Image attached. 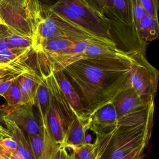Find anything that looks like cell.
<instances>
[{
    "instance_id": "cell-1",
    "label": "cell",
    "mask_w": 159,
    "mask_h": 159,
    "mask_svg": "<svg viewBox=\"0 0 159 159\" xmlns=\"http://www.w3.org/2000/svg\"><path fill=\"white\" fill-rule=\"evenodd\" d=\"M135 53L129 58L83 57L62 70L81 93V100L88 118L113 102L131 85L130 74Z\"/></svg>"
},
{
    "instance_id": "cell-2",
    "label": "cell",
    "mask_w": 159,
    "mask_h": 159,
    "mask_svg": "<svg viewBox=\"0 0 159 159\" xmlns=\"http://www.w3.org/2000/svg\"><path fill=\"white\" fill-rule=\"evenodd\" d=\"M153 120L141 124L119 126L96 137V159H141L151 138Z\"/></svg>"
},
{
    "instance_id": "cell-3",
    "label": "cell",
    "mask_w": 159,
    "mask_h": 159,
    "mask_svg": "<svg viewBox=\"0 0 159 159\" xmlns=\"http://www.w3.org/2000/svg\"><path fill=\"white\" fill-rule=\"evenodd\" d=\"M45 76L50 94L47 114L48 127L56 141L62 145L69 125L76 115L60 88L53 72L51 71Z\"/></svg>"
},
{
    "instance_id": "cell-4",
    "label": "cell",
    "mask_w": 159,
    "mask_h": 159,
    "mask_svg": "<svg viewBox=\"0 0 159 159\" xmlns=\"http://www.w3.org/2000/svg\"><path fill=\"white\" fill-rule=\"evenodd\" d=\"M159 72L147 60L146 54L139 52L134 56L130 74L131 85L142 96L154 99L157 92Z\"/></svg>"
},
{
    "instance_id": "cell-5",
    "label": "cell",
    "mask_w": 159,
    "mask_h": 159,
    "mask_svg": "<svg viewBox=\"0 0 159 159\" xmlns=\"http://www.w3.org/2000/svg\"><path fill=\"white\" fill-rule=\"evenodd\" d=\"M27 138L34 159H53L61 146L55 140L48 126H40L38 133L27 134Z\"/></svg>"
},
{
    "instance_id": "cell-6",
    "label": "cell",
    "mask_w": 159,
    "mask_h": 159,
    "mask_svg": "<svg viewBox=\"0 0 159 159\" xmlns=\"http://www.w3.org/2000/svg\"><path fill=\"white\" fill-rule=\"evenodd\" d=\"M153 103L154 99H148L142 96L131 84L112 102L118 118L148 107Z\"/></svg>"
},
{
    "instance_id": "cell-7",
    "label": "cell",
    "mask_w": 159,
    "mask_h": 159,
    "mask_svg": "<svg viewBox=\"0 0 159 159\" xmlns=\"http://www.w3.org/2000/svg\"><path fill=\"white\" fill-rule=\"evenodd\" d=\"M89 129L96 135V137L107 135L118 125V116L113 103L100 108L88 119Z\"/></svg>"
},
{
    "instance_id": "cell-8",
    "label": "cell",
    "mask_w": 159,
    "mask_h": 159,
    "mask_svg": "<svg viewBox=\"0 0 159 159\" xmlns=\"http://www.w3.org/2000/svg\"><path fill=\"white\" fill-rule=\"evenodd\" d=\"M5 115L13 120L27 134H36L39 131V125L31 107L22 106L10 108Z\"/></svg>"
},
{
    "instance_id": "cell-9",
    "label": "cell",
    "mask_w": 159,
    "mask_h": 159,
    "mask_svg": "<svg viewBox=\"0 0 159 159\" xmlns=\"http://www.w3.org/2000/svg\"><path fill=\"white\" fill-rule=\"evenodd\" d=\"M62 92L71 105L76 116L83 120H88L80 98L68 79L63 70L53 71Z\"/></svg>"
},
{
    "instance_id": "cell-10",
    "label": "cell",
    "mask_w": 159,
    "mask_h": 159,
    "mask_svg": "<svg viewBox=\"0 0 159 159\" xmlns=\"http://www.w3.org/2000/svg\"><path fill=\"white\" fill-rule=\"evenodd\" d=\"M54 13L60 15L79 25L95 34L110 38L109 27L100 25L92 23L83 18L60 2L55 5L53 10Z\"/></svg>"
},
{
    "instance_id": "cell-11",
    "label": "cell",
    "mask_w": 159,
    "mask_h": 159,
    "mask_svg": "<svg viewBox=\"0 0 159 159\" xmlns=\"http://www.w3.org/2000/svg\"><path fill=\"white\" fill-rule=\"evenodd\" d=\"M42 76L31 70L25 72L19 78L22 94V106L32 107L36 105V91Z\"/></svg>"
},
{
    "instance_id": "cell-12",
    "label": "cell",
    "mask_w": 159,
    "mask_h": 159,
    "mask_svg": "<svg viewBox=\"0 0 159 159\" xmlns=\"http://www.w3.org/2000/svg\"><path fill=\"white\" fill-rule=\"evenodd\" d=\"M87 129H89L88 120H83L76 116L69 125L64 142L61 146L66 148H72L85 143V134Z\"/></svg>"
},
{
    "instance_id": "cell-13",
    "label": "cell",
    "mask_w": 159,
    "mask_h": 159,
    "mask_svg": "<svg viewBox=\"0 0 159 159\" xmlns=\"http://www.w3.org/2000/svg\"><path fill=\"white\" fill-rule=\"evenodd\" d=\"M2 119L7 129L11 132L12 138L17 143L16 152L22 159H34L30 143L27 137L25 135V132L6 115L3 116Z\"/></svg>"
},
{
    "instance_id": "cell-14",
    "label": "cell",
    "mask_w": 159,
    "mask_h": 159,
    "mask_svg": "<svg viewBox=\"0 0 159 159\" xmlns=\"http://www.w3.org/2000/svg\"><path fill=\"white\" fill-rule=\"evenodd\" d=\"M113 7L107 16L108 20H114L127 25L138 34L133 25L131 0H113Z\"/></svg>"
},
{
    "instance_id": "cell-15",
    "label": "cell",
    "mask_w": 159,
    "mask_h": 159,
    "mask_svg": "<svg viewBox=\"0 0 159 159\" xmlns=\"http://www.w3.org/2000/svg\"><path fill=\"white\" fill-rule=\"evenodd\" d=\"M59 2L88 21L96 25L109 27V21L104 20L97 14L84 0H60Z\"/></svg>"
},
{
    "instance_id": "cell-16",
    "label": "cell",
    "mask_w": 159,
    "mask_h": 159,
    "mask_svg": "<svg viewBox=\"0 0 159 159\" xmlns=\"http://www.w3.org/2000/svg\"><path fill=\"white\" fill-rule=\"evenodd\" d=\"M36 91V104L38 108L40 126H48L47 114L50 102V94L45 76L42 75Z\"/></svg>"
},
{
    "instance_id": "cell-17",
    "label": "cell",
    "mask_w": 159,
    "mask_h": 159,
    "mask_svg": "<svg viewBox=\"0 0 159 159\" xmlns=\"http://www.w3.org/2000/svg\"><path fill=\"white\" fill-rule=\"evenodd\" d=\"M138 33L141 39L146 43L158 39L159 37L158 20L151 18L146 13L139 23Z\"/></svg>"
},
{
    "instance_id": "cell-18",
    "label": "cell",
    "mask_w": 159,
    "mask_h": 159,
    "mask_svg": "<svg viewBox=\"0 0 159 159\" xmlns=\"http://www.w3.org/2000/svg\"><path fill=\"white\" fill-rule=\"evenodd\" d=\"M19 77L14 80L12 84L3 97L8 104V107L10 108H16L22 106V94Z\"/></svg>"
},
{
    "instance_id": "cell-19",
    "label": "cell",
    "mask_w": 159,
    "mask_h": 159,
    "mask_svg": "<svg viewBox=\"0 0 159 159\" xmlns=\"http://www.w3.org/2000/svg\"><path fill=\"white\" fill-rule=\"evenodd\" d=\"M89 7L104 20L113 7V0H84Z\"/></svg>"
},
{
    "instance_id": "cell-20",
    "label": "cell",
    "mask_w": 159,
    "mask_h": 159,
    "mask_svg": "<svg viewBox=\"0 0 159 159\" xmlns=\"http://www.w3.org/2000/svg\"><path fill=\"white\" fill-rule=\"evenodd\" d=\"M72 149V159H96V147L94 143H84Z\"/></svg>"
},
{
    "instance_id": "cell-21",
    "label": "cell",
    "mask_w": 159,
    "mask_h": 159,
    "mask_svg": "<svg viewBox=\"0 0 159 159\" xmlns=\"http://www.w3.org/2000/svg\"><path fill=\"white\" fill-rule=\"evenodd\" d=\"M131 7L133 25L135 30L139 34L138 28L139 23L146 12L143 8L141 0H131Z\"/></svg>"
},
{
    "instance_id": "cell-22",
    "label": "cell",
    "mask_w": 159,
    "mask_h": 159,
    "mask_svg": "<svg viewBox=\"0 0 159 159\" xmlns=\"http://www.w3.org/2000/svg\"><path fill=\"white\" fill-rule=\"evenodd\" d=\"M146 13L151 18L158 20L159 0H141Z\"/></svg>"
},
{
    "instance_id": "cell-23",
    "label": "cell",
    "mask_w": 159,
    "mask_h": 159,
    "mask_svg": "<svg viewBox=\"0 0 159 159\" xmlns=\"http://www.w3.org/2000/svg\"><path fill=\"white\" fill-rule=\"evenodd\" d=\"M7 43L11 46L16 47H27V45L29 44L30 41L25 38L16 35H12L7 37Z\"/></svg>"
},
{
    "instance_id": "cell-24",
    "label": "cell",
    "mask_w": 159,
    "mask_h": 159,
    "mask_svg": "<svg viewBox=\"0 0 159 159\" xmlns=\"http://www.w3.org/2000/svg\"><path fill=\"white\" fill-rule=\"evenodd\" d=\"M0 144L6 149L12 152V154L14 152L17 150V143L12 138H5L2 139L0 140Z\"/></svg>"
},
{
    "instance_id": "cell-25",
    "label": "cell",
    "mask_w": 159,
    "mask_h": 159,
    "mask_svg": "<svg viewBox=\"0 0 159 159\" xmlns=\"http://www.w3.org/2000/svg\"><path fill=\"white\" fill-rule=\"evenodd\" d=\"M72 159V158L71 155L68 152L66 148L61 146L54 157L53 159Z\"/></svg>"
},
{
    "instance_id": "cell-26",
    "label": "cell",
    "mask_w": 159,
    "mask_h": 159,
    "mask_svg": "<svg viewBox=\"0 0 159 159\" xmlns=\"http://www.w3.org/2000/svg\"><path fill=\"white\" fill-rule=\"evenodd\" d=\"M17 78H12L0 83V96L3 97L4 94L12 84L14 80Z\"/></svg>"
},
{
    "instance_id": "cell-27",
    "label": "cell",
    "mask_w": 159,
    "mask_h": 159,
    "mask_svg": "<svg viewBox=\"0 0 159 159\" xmlns=\"http://www.w3.org/2000/svg\"><path fill=\"white\" fill-rule=\"evenodd\" d=\"M5 138H12L11 132L0 125V140Z\"/></svg>"
},
{
    "instance_id": "cell-28",
    "label": "cell",
    "mask_w": 159,
    "mask_h": 159,
    "mask_svg": "<svg viewBox=\"0 0 159 159\" xmlns=\"http://www.w3.org/2000/svg\"><path fill=\"white\" fill-rule=\"evenodd\" d=\"M10 49V45L7 42L0 38V52L6 51Z\"/></svg>"
},
{
    "instance_id": "cell-29",
    "label": "cell",
    "mask_w": 159,
    "mask_h": 159,
    "mask_svg": "<svg viewBox=\"0 0 159 159\" xmlns=\"http://www.w3.org/2000/svg\"><path fill=\"white\" fill-rule=\"evenodd\" d=\"M24 63L23 62H18V63H14V64H11V65H8L6 66H0V73L3 72L11 68L14 67L21 63Z\"/></svg>"
},
{
    "instance_id": "cell-30",
    "label": "cell",
    "mask_w": 159,
    "mask_h": 159,
    "mask_svg": "<svg viewBox=\"0 0 159 159\" xmlns=\"http://www.w3.org/2000/svg\"><path fill=\"white\" fill-rule=\"evenodd\" d=\"M16 63H18V62H16ZM14 63H11V64H7V63H3V62H2V61H0V66H8V65H11V64H14Z\"/></svg>"
}]
</instances>
